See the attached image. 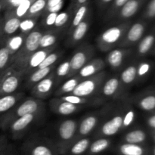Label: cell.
I'll use <instances>...</instances> for the list:
<instances>
[{
	"instance_id": "7402d4cb",
	"label": "cell",
	"mask_w": 155,
	"mask_h": 155,
	"mask_svg": "<svg viewBox=\"0 0 155 155\" xmlns=\"http://www.w3.org/2000/svg\"><path fill=\"white\" fill-rule=\"evenodd\" d=\"M120 86V80L116 77H112L104 83L102 92L105 96H112L116 93Z\"/></svg>"
},
{
	"instance_id": "44dd1931",
	"label": "cell",
	"mask_w": 155,
	"mask_h": 155,
	"mask_svg": "<svg viewBox=\"0 0 155 155\" xmlns=\"http://www.w3.org/2000/svg\"><path fill=\"white\" fill-rule=\"evenodd\" d=\"M90 145V141L87 138L77 141L70 149V153L73 155H81L86 151Z\"/></svg>"
},
{
	"instance_id": "e0dca14e",
	"label": "cell",
	"mask_w": 155,
	"mask_h": 155,
	"mask_svg": "<svg viewBox=\"0 0 155 155\" xmlns=\"http://www.w3.org/2000/svg\"><path fill=\"white\" fill-rule=\"evenodd\" d=\"M139 7V2L138 0H129L125 5L122 6L120 15L124 18L133 17L137 12Z\"/></svg>"
},
{
	"instance_id": "7a4b0ae2",
	"label": "cell",
	"mask_w": 155,
	"mask_h": 155,
	"mask_svg": "<svg viewBox=\"0 0 155 155\" xmlns=\"http://www.w3.org/2000/svg\"><path fill=\"white\" fill-rule=\"evenodd\" d=\"M98 83L99 82H98V79H95L93 77L79 82L77 86L72 92L73 95L80 97V98H86V97L90 96L96 91Z\"/></svg>"
},
{
	"instance_id": "b9f144b4",
	"label": "cell",
	"mask_w": 155,
	"mask_h": 155,
	"mask_svg": "<svg viewBox=\"0 0 155 155\" xmlns=\"http://www.w3.org/2000/svg\"><path fill=\"white\" fill-rule=\"evenodd\" d=\"M135 119V112L133 110H130L126 113L125 116L123 117L122 127H128L131 125Z\"/></svg>"
},
{
	"instance_id": "cb8c5ba5",
	"label": "cell",
	"mask_w": 155,
	"mask_h": 155,
	"mask_svg": "<svg viewBox=\"0 0 155 155\" xmlns=\"http://www.w3.org/2000/svg\"><path fill=\"white\" fill-rule=\"evenodd\" d=\"M28 155H55V153L49 145L37 144L30 148Z\"/></svg>"
},
{
	"instance_id": "8d00e7d4",
	"label": "cell",
	"mask_w": 155,
	"mask_h": 155,
	"mask_svg": "<svg viewBox=\"0 0 155 155\" xmlns=\"http://www.w3.org/2000/svg\"><path fill=\"white\" fill-rule=\"evenodd\" d=\"M71 72V64L70 61H64L57 68L56 71V74L59 77H64L68 75Z\"/></svg>"
},
{
	"instance_id": "83f0119b",
	"label": "cell",
	"mask_w": 155,
	"mask_h": 155,
	"mask_svg": "<svg viewBox=\"0 0 155 155\" xmlns=\"http://www.w3.org/2000/svg\"><path fill=\"white\" fill-rule=\"evenodd\" d=\"M21 20L18 18H11L5 21L3 27V31L7 35H12L15 33L19 29Z\"/></svg>"
},
{
	"instance_id": "d4e9b609",
	"label": "cell",
	"mask_w": 155,
	"mask_h": 155,
	"mask_svg": "<svg viewBox=\"0 0 155 155\" xmlns=\"http://www.w3.org/2000/svg\"><path fill=\"white\" fill-rule=\"evenodd\" d=\"M137 77V68L134 65H130L124 70L121 74V80L124 84H130L133 83Z\"/></svg>"
},
{
	"instance_id": "f6af8a7d",
	"label": "cell",
	"mask_w": 155,
	"mask_h": 155,
	"mask_svg": "<svg viewBox=\"0 0 155 155\" xmlns=\"http://www.w3.org/2000/svg\"><path fill=\"white\" fill-rule=\"evenodd\" d=\"M147 16L153 18L155 16V0H151L147 8Z\"/></svg>"
},
{
	"instance_id": "8992f818",
	"label": "cell",
	"mask_w": 155,
	"mask_h": 155,
	"mask_svg": "<svg viewBox=\"0 0 155 155\" xmlns=\"http://www.w3.org/2000/svg\"><path fill=\"white\" fill-rule=\"evenodd\" d=\"M39 103L33 99H28L20 104L15 112L17 119L27 114H33L39 110Z\"/></svg>"
},
{
	"instance_id": "836d02e7",
	"label": "cell",
	"mask_w": 155,
	"mask_h": 155,
	"mask_svg": "<svg viewBox=\"0 0 155 155\" xmlns=\"http://www.w3.org/2000/svg\"><path fill=\"white\" fill-rule=\"evenodd\" d=\"M31 4L32 0H24L19 5L17 6L16 10H15V15H16L17 18H19L24 17L28 12Z\"/></svg>"
},
{
	"instance_id": "7c38bea8",
	"label": "cell",
	"mask_w": 155,
	"mask_h": 155,
	"mask_svg": "<svg viewBox=\"0 0 155 155\" xmlns=\"http://www.w3.org/2000/svg\"><path fill=\"white\" fill-rule=\"evenodd\" d=\"M145 27L142 23H136L133 24L127 32V40L131 43L139 41L145 33Z\"/></svg>"
},
{
	"instance_id": "603a6c76",
	"label": "cell",
	"mask_w": 155,
	"mask_h": 155,
	"mask_svg": "<svg viewBox=\"0 0 155 155\" xmlns=\"http://www.w3.org/2000/svg\"><path fill=\"white\" fill-rule=\"evenodd\" d=\"M154 43V36L152 34L145 36L139 42L138 51L140 54H145L151 49Z\"/></svg>"
},
{
	"instance_id": "9f6ffc18",
	"label": "cell",
	"mask_w": 155,
	"mask_h": 155,
	"mask_svg": "<svg viewBox=\"0 0 155 155\" xmlns=\"http://www.w3.org/2000/svg\"><path fill=\"white\" fill-rule=\"evenodd\" d=\"M1 9H2V5H1V4H0V11H1Z\"/></svg>"
},
{
	"instance_id": "680465c9",
	"label": "cell",
	"mask_w": 155,
	"mask_h": 155,
	"mask_svg": "<svg viewBox=\"0 0 155 155\" xmlns=\"http://www.w3.org/2000/svg\"><path fill=\"white\" fill-rule=\"evenodd\" d=\"M7 1H8V2H9V1H10V0H7Z\"/></svg>"
},
{
	"instance_id": "9c48e42d",
	"label": "cell",
	"mask_w": 155,
	"mask_h": 155,
	"mask_svg": "<svg viewBox=\"0 0 155 155\" xmlns=\"http://www.w3.org/2000/svg\"><path fill=\"white\" fill-rule=\"evenodd\" d=\"M103 66H104V64L101 60L92 61L89 63L86 64L80 70V71H79L80 77L82 78H87V77H92L94 74L101 71Z\"/></svg>"
},
{
	"instance_id": "4dcf8cb0",
	"label": "cell",
	"mask_w": 155,
	"mask_h": 155,
	"mask_svg": "<svg viewBox=\"0 0 155 155\" xmlns=\"http://www.w3.org/2000/svg\"><path fill=\"white\" fill-rule=\"evenodd\" d=\"M139 106L141 108L145 111H151L155 107V97L153 95H147L142 98L139 102Z\"/></svg>"
},
{
	"instance_id": "ee69618b",
	"label": "cell",
	"mask_w": 155,
	"mask_h": 155,
	"mask_svg": "<svg viewBox=\"0 0 155 155\" xmlns=\"http://www.w3.org/2000/svg\"><path fill=\"white\" fill-rule=\"evenodd\" d=\"M151 69V65L148 62H142L137 68V75L139 77H144L146 75Z\"/></svg>"
},
{
	"instance_id": "d6986e66",
	"label": "cell",
	"mask_w": 155,
	"mask_h": 155,
	"mask_svg": "<svg viewBox=\"0 0 155 155\" xmlns=\"http://www.w3.org/2000/svg\"><path fill=\"white\" fill-rule=\"evenodd\" d=\"M48 54V51L47 50L40 49L37 50L34 53L30 56L29 58V67L31 68H38L41 63L44 61Z\"/></svg>"
},
{
	"instance_id": "d590c367",
	"label": "cell",
	"mask_w": 155,
	"mask_h": 155,
	"mask_svg": "<svg viewBox=\"0 0 155 155\" xmlns=\"http://www.w3.org/2000/svg\"><path fill=\"white\" fill-rule=\"evenodd\" d=\"M58 58V55L57 53H51V54H48L46 56V58L44 59L43 61L38 67V69L49 68V67H51V65L54 64L57 61Z\"/></svg>"
},
{
	"instance_id": "db71d44e",
	"label": "cell",
	"mask_w": 155,
	"mask_h": 155,
	"mask_svg": "<svg viewBox=\"0 0 155 155\" xmlns=\"http://www.w3.org/2000/svg\"><path fill=\"white\" fill-rule=\"evenodd\" d=\"M77 1H78V2L80 3V4H83V3L86 2L87 0H77Z\"/></svg>"
},
{
	"instance_id": "f907efd6",
	"label": "cell",
	"mask_w": 155,
	"mask_h": 155,
	"mask_svg": "<svg viewBox=\"0 0 155 155\" xmlns=\"http://www.w3.org/2000/svg\"><path fill=\"white\" fill-rule=\"evenodd\" d=\"M23 1H24V0H10V1H9V4H10L12 7H17V6L19 5Z\"/></svg>"
},
{
	"instance_id": "6f0895ef",
	"label": "cell",
	"mask_w": 155,
	"mask_h": 155,
	"mask_svg": "<svg viewBox=\"0 0 155 155\" xmlns=\"http://www.w3.org/2000/svg\"><path fill=\"white\" fill-rule=\"evenodd\" d=\"M0 155H5V154H3L2 153V152H0Z\"/></svg>"
},
{
	"instance_id": "1f68e13d",
	"label": "cell",
	"mask_w": 155,
	"mask_h": 155,
	"mask_svg": "<svg viewBox=\"0 0 155 155\" xmlns=\"http://www.w3.org/2000/svg\"><path fill=\"white\" fill-rule=\"evenodd\" d=\"M56 42V36L53 34L46 33V34H42V37L39 42V48H49L52 46Z\"/></svg>"
},
{
	"instance_id": "ac0fdd59",
	"label": "cell",
	"mask_w": 155,
	"mask_h": 155,
	"mask_svg": "<svg viewBox=\"0 0 155 155\" xmlns=\"http://www.w3.org/2000/svg\"><path fill=\"white\" fill-rule=\"evenodd\" d=\"M110 145V140L107 139H99L95 141L89 145V152L92 154H98L109 148Z\"/></svg>"
},
{
	"instance_id": "9a60e30c",
	"label": "cell",
	"mask_w": 155,
	"mask_h": 155,
	"mask_svg": "<svg viewBox=\"0 0 155 155\" xmlns=\"http://www.w3.org/2000/svg\"><path fill=\"white\" fill-rule=\"evenodd\" d=\"M97 118L95 116H89L85 118L79 127V133L81 136H86L93 130L97 124Z\"/></svg>"
},
{
	"instance_id": "f1b7e54d",
	"label": "cell",
	"mask_w": 155,
	"mask_h": 155,
	"mask_svg": "<svg viewBox=\"0 0 155 155\" xmlns=\"http://www.w3.org/2000/svg\"><path fill=\"white\" fill-rule=\"evenodd\" d=\"M88 23L86 21H82L77 26H76L73 32V39L75 42H79L84 38L88 31Z\"/></svg>"
},
{
	"instance_id": "3957f363",
	"label": "cell",
	"mask_w": 155,
	"mask_h": 155,
	"mask_svg": "<svg viewBox=\"0 0 155 155\" xmlns=\"http://www.w3.org/2000/svg\"><path fill=\"white\" fill-rule=\"evenodd\" d=\"M19 86V77L16 75L6 74L2 78L0 79V95H11L17 90Z\"/></svg>"
},
{
	"instance_id": "ab89813d",
	"label": "cell",
	"mask_w": 155,
	"mask_h": 155,
	"mask_svg": "<svg viewBox=\"0 0 155 155\" xmlns=\"http://www.w3.org/2000/svg\"><path fill=\"white\" fill-rule=\"evenodd\" d=\"M61 100L77 106L79 104H84V103L86 102V100L85 99V98H80V97L76 96V95H68L66 96H63L61 98Z\"/></svg>"
},
{
	"instance_id": "ba28073f",
	"label": "cell",
	"mask_w": 155,
	"mask_h": 155,
	"mask_svg": "<svg viewBox=\"0 0 155 155\" xmlns=\"http://www.w3.org/2000/svg\"><path fill=\"white\" fill-rule=\"evenodd\" d=\"M120 155H147L148 152L145 147L137 144L124 143L118 149Z\"/></svg>"
},
{
	"instance_id": "52a82bcc",
	"label": "cell",
	"mask_w": 155,
	"mask_h": 155,
	"mask_svg": "<svg viewBox=\"0 0 155 155\" xmlns=\"http://www.w3.org/2000/svg\"><path fill=\"white\" fill-rule=\"evenodd\" d=\"M42 33L39 31H33L24 39V48L27 52L34 53L39 48V42Z\"/></svg>"
},
{
	"instance_id": "30bf717a",
	"label": "cell",
	"mask_w": 155,
	"mask_h": 155,
	"mask_svg": "<svg viewBox=\"0 0 155 155\" xmlns=\"http://www.w3.org/2000/svg\"><path fill=\"white\" fill-rule=\"evenodd\" d=\"M88 61V54L84 51L76 52L70 61L71 71H80L86 64Z\"/></svg>"
},
{
	"instance_id": "816d5d0a",
	"label": "cell",
	"mask_w": 155,
	"mask_h": 155,
	"mask_svg": "<svg viewBox=\"0 0 155 155\" xmlns=\"http://www.w3.org/2000/svg\"><path fill=\"white\" fill-rule=\"evenodd\" d=\"M128 1L129 0H115V5L118 8L122 7V6L124 5H125Z\"/></svg>"
},
{
	"instance_id": "d6a6232c",
	"label": "cell",
	"mask_w": 155,
	"mask_h": 155,
	"mask_svg": "<svg viewBox=\"0 0 155 155\" xmlns=\"http://www.w3.org/2000/svg\"><path fill=\"white\" fill-rule=\"evenodd\" d=\"M79 83V79L77 77H74V78L69 79L67 80L61 88V93H70L74 91L76 86Z\"/></svg>"
},
{
	"instance_id": "bcb514c9",
	"label": "cell",
	"mask_w": 155,
	"mask_h": 155,
	"mask_svg": "<svg viewBox=\"0 0 155 155\" xmlns=\"http://www.w3.org/2000/svg\"><path fill=\"white\" fill-rule=\"evenodd\" d=\"M58 13H49L45 19V24L47 26H53L55 22Z\"/></svg>"
},
{
	"instance_id": "484cf974",
	"label": "cell",
	"mask_w": 155,
	"mask_h": 155,
	"mask_svg": "<svg viewBox=\"0 0 155 155\" xmlns=\"http://www.w3.org/2000/svg\"><path fill=\"white\" fill-rule=\"evenodd\" d=\"M24 43V38L22 36H14L10 37L7 42V46L6 48L9 50L10 53L15 52V51H18L21 47L23 46Z\"/></svg>"
},
{
	"instance_id": "8fae6325",
	"label": "cell",
	"mask_w": 155,
	"mask_h": 155,
	"mask_svg": "<svg viewBox=\"0 0 155 155\" xmlns=\"http://www.w3.org/2000/svg\"><path fill=\"white\" fill-rule=\"evenodd\" d=\"M54 86V79L51 77H46L37 83L35 86L34 93L39 96H45L52 89Z\"/></svg>"
},
{
	"instance_id": "e575fe53",
	"label": "cell",
	"mask_w": 155,
	"mask_h": 155,
	"mask_svg": "<svg viewBox=\"0 0 155 155\" xmlns=\"http://www.w3.org/2000/svg\"><path fill=\"white\" fill-rule=\"evenodd\" d=\"M46 6V1L45 0H36L33 2L29 8V14L31 15H36L41 11L43 10Z\"/></svg>"
},
{
	"instance_id": "5bb4252c",
	"label": "cell",
	"mask_w": 155,
	"mask_h": 155,
	"mask_svg": "<svg viewBox=\"0 0 155 155\" xmlns=\"http://www.w3.org/2000/svg\"><path fill=\"white\" fill-rule=\"evenodd\" d=\"M124 58V52L120 49H114L109 52L107 62L111 68H118L121 66Z\"/></svg>"
},
{
	"instance_id": "c3c4849f",
	"label": "cell",
	"mask_w": 155,
	"mask_h": 155,
	"mask_svg": "<svg viewBox=\"0 0 155 155\" xmlns=\"http://www.w3.org/2000/svg\"><path fill=\"white\" fill-rule=\"evenodd\" d=\"M148 124L152 130H154L155 128V115L152 114L148 119Z\"/></svg>"
},
{
	"instance_id": "5b68a950",
	"label": "cell",
	"mask_w": 155,
	"mask_h": 155,
	"mask_svg": "<svg viewBox=\"0 0 155 155\" xmlns=\"http://www.w3.org/2000/svg\"><path fill=\"white\" fill-rule=\"evenodd\" d=\"M123 117L117 115L113 118L104 123L101 127V133L106 136H112L117 134L122 128Z\"/></svg>"
},
{
	"instance_id": "681fc988",
	"label": "cell",
	"mask_w": 155,
	"mask_h": 155,
	"mask_svg": "<svg viewBox=\"0 0 155 155\" xmlns=\"http://www.w3.org/2000/svg\"><path fill=\"white\" fill-rule=\"evenodd\" d=\"M64 1V0H47L46 2V5L47 8L51 7L53 5H55L58 4L61 2Z\"/></svg>"
},
{
	"instance_id": "60d3db41",
	"label": "cell",
	"mask_w": 155,
	"mask_h": 155,
	"mask_svg": "<svg viewBox=\"0 0 155 155\" xmlns=\"http://www.w3.org/2000/svg\"><path fill=\"white\" fill-rule=\"evenodd\" d=\"M36 25V22L32 19H25L21 21L19 26V29L22 32L30 31L33 28H34Z\"/></svg>"
},
{
	"instance_id": "7dc6e473",
	"label": "cell",
	"mask_w": 155,
	"mask_h": 155,
	"mask_svg": "<svg viewBox=\"0 0 155 155\" xmlns=\"http://www.w3.org/2000/svg\"><path fill=\"white\" fill-rule=\"evenodd\" d=\"M64 5V1L61 2L58 4L55 5H53L51 7L47 8V10L49 13H58V12H60L61 10L62 7Z\"/></svg>"
},
{
	"instance_id": "f546056e",
	"label": "cell",
	"mask_w": 155,
	"mask_h": 155,
	"mask_svg": "<svg viewBox=\"0 0 155 155\" xmlns=\"http://www.w3.org/2000/svg\"><path fill=\"white\" fill-rule=\"evenodd\" d=\"M51 71V67L46 68H42V69H38L37 71H35V72L32 74L31 77H30V82L33 83H39V81H41V80H42L43 79H45V77H48V75L50 74Z\"/></svg>"
},
{
	"instance_id": "7bdbcfd3",
	"label": "cell",
	"mask_w": 155,
	"mask_h": 155,
	"mask_svg": "<svg viewBox=\"0 0 155 155\" xmlns=\"http://www.w3.org/2000/svg\"><path fill=\"white\" fill-rule=\"evenodd\" d=\"M68 18H69V15L66 12H61V13L58 14L54 25L57 27H62L68 22Z\"/></svg>"
},
{
	"instance_id": "ffe728a7",
	"label": "cell",
	"mask_w": 155,
	"mask_h": 155,
	"mask_svg": "<svg viewBox=\"0 0 155 155\" xmlns=\"http://www.w3.org/2000/svg\"><path fill=\"white\" fill-rule=\"evenodd\" d=\"M18 98L15 95H7L0 97V114L12 109L16 104Z\"/></svg>"
},
{
	"instance_id": "2e32d148",
	"label": "cell",
	"mask_w": 155,
	"mask_h": 155,
	"mask_svg": "<svg viewBox=\"0 0 155 155\" xmlns=\"http://www.w3.org/2000/svg\"><path fill=\"white\" fill-rule=\"evenodd\" d=\"M34 119L33 114H27L15 120L12 124V130L14 132H20L27 128Z\"/></svg>"
},
{
	"instance_id": "6da1fadb",
	"label": "cell",
	"mask_w": 155,
	"mask_h": 155,
	"mask_svg": "<svg viewBox=\"0 0 155 155\" xmlns=\"http://www.w3.org/2000/svg\"><path fill=\"white\" fill-rule=\"evenodd\" d=\"M124 27H111L103 32L99 36L98 44L102 49L106 50L118 42L124 34Z\"/></svg>"
},
{
	"instance_id": "4316f807",
	"label": "cell",
	"mask_w": 155,
	"mask_h": 155,
	"mask_svg": "<svg viewBox=\"0 0 155 155\" xmlns=\"http://www.w3.org/2000/svg\"><path fill=\"white\" fill-rule=\"evenodd\" d=\"M78 106L73 104L71 103L67 102V101H62L61 102L59 103L57 106V111L58 113L60 114L63 116H68L74 114V112L77 111Z\"/></svg>"
},
{
	"instance_id": "277c9868",
	"label": "cell",
	"mask_w": 155,
	"mask_h": 155,
	"mask_svg": "<svg viewBox=\"0 0 155 155\" xmlns=\"http://www.w3.org/2000/svg\"><path fill=\"white\" fill-rule=\"evenodd\" d=\"M77 129V124L73 120L62 122L58 128V134L61 140L71 141L74 138Z\"/></svg>"
},
{
	"instance_id": "4fadbf2b",
	"label": "cell",
	"mask_w": 155,
	"mask_h": 155,
	"mask_svg": "<svg viewBox=\"0 0 155 155\" xmlns=\"http://www.w3.org/2000/svg\"><path fill=\"white\" fill-rule=\"evenodd\" d=\"M146 133L142 130H135L129 132L124 137L126 143L130 144H140L143 143L146 140Z\"/></svg>"
},
{
	"instance_id": "f5cc1de1",
	"label": "cell",
	"mask_w": 155,
	"mask_h": 155,
	"mask_svg": "<svg viewBox=\"0 0 155 155\" xmlns=\"http://www.w3.org/2000/svg\"><path fill=\"white\" fill-rule=\"evenodd\" d=\"M4 148H5L4 143H3L2 142H1V141H0V152H2V150L4 149Z\"/></svg>"
},
{
	"instance_id": "11a10c76",
	"label": "cell",
	"mask_w": 155,
	"mask_h": 155,
	"mask_svg": "<svg viewBox=\"0 0 155 155\" xmlns=\"http://www.w3.org/2000/svg\"><path fill=\"white\" fill-rule=\"evenodd\" d=\"M110 1H112V0H102V2H105V3L110 2Z\"/></svg>"
},
{
	"instance_id": "f35d334b",
	"label": "cell",
	"mask_w": 155,
	"mask_h": 155,
	"mask_svg": "<svg viewBox=\"0 0 155 155\" xmlns=\"http://www.w3.org/2000/svg\"><path fill=\"white\" fill-rule=\"evenodd\" d=\"M86 12H87V8L86 6H81L80 8L77 10L75 16H74V20H73V26L76 27L78 25L80 22H82L86 15Z\"/></svg>"
},
{
	"instance_id": "74e56055",
	"label": "cell",
	"mask_w": 155,
	"mask_h": 155,
	"mask_svg": "<svg viewBox=\"0 0 155 155\" xmlns=\"http://www.w3.org/2000/svg\"><path fill=\"white\" fill-rule=\"evenodd\" d=\"M10 51L6 47L0 48V70L6 66L10 58Z\"/></svg>"
}]
</instances>
